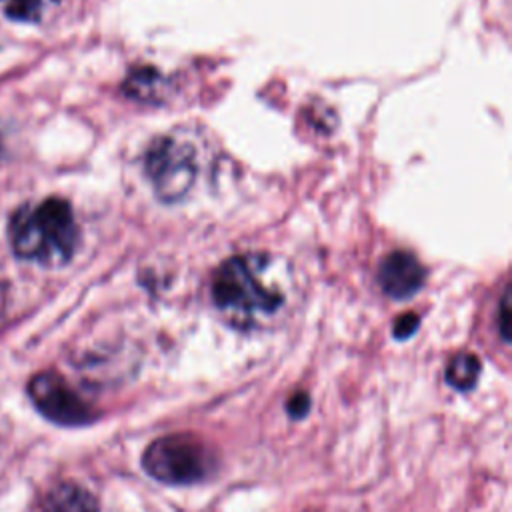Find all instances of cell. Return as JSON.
I'll list each match as a JSON object with an SVG mask.
<instances>
[{
    "label": "cell",
    "instance_id": "cell-1",
    "mask_svg": "<svg viewBox=\"0 0 512 512\" xmlns=\"http://www.w3.org/2000/svg\"><path fill=\"white\" fill-rule=\"evenodd\" d=\"M212 300L240 324L274 314L284 304V292L274 280V260L260 252L228 258L214 274Z\"/></svg>",
    "mask_w": 512,
    "mask_h": 512
},
{
    "label": "cell",
    "instance_id": "cell-2",
    "mask_svg": "<svg viewBox=\"0 0 512 512\" xmlns=\"http://www.w3.org/2000/svg\"><path fill=\"white\" fill-rule=\"evenodd\" d=\"M8 234L16 256L44 266L68 262L78 244L72 208L62 198L22 206L12 216Z\"/></svg>",
    "mask_w": 512,
    "mask_h": 512
},
{
    "label": "cell",
    "instance_id": "cell-3",
    "mask_svg": "<svg viewBox=\"0 0 512 512\" xmlns=\"http://www.w3.org/2000/svg\"><path fill=\"white\" fill-rule=\"evenodd\" d=\"M142 468L164 484H194L216 468V456L198 436L180 432L154 440L142 454Z\"/></svg>",
    "mask_w": 512,
    "mask_h": 512
},
{
    "label": "cell",
    "instance_id": "cell-4",
    "mask_svg": "<svg viewBox=\"0 0 512 512\" xmlns=\"http://www.w3.org/2000/svg\"><path fill=\"white\" fill-rule=\"evenodd\" d=\"M146 172L162 200H178L190 190L196 176L194 148L176 138H160L148 150Z\"/></svg>",
    "mask_w": 512,
    "mask_h": 512
},
{
    "label": "cell",
    "instance_id": "cell-5",
    "mask_svg": "<svg viewBox=\"0 0 512 512\" xmlns=\"http://www.w3.org/2000/svg\"><path fill=\"white\" fill-rule=\"evenodd\" d=\"M34 406L48 420L62 426H84L96 418L90 404L56 372H40L28 384Z\"/></svg>",
    "mask_w": 512,
    "mask_h": 512
},
{
    "label": "cell",
    "instance_id": "cell-6",
    "mask_svg": "<svg viewBox=\"0 0 512 512\" xmlns=\"http://www.w3.org/2000/svg\"><path fill=\"white\" fill-rule=\"evenodd\" d=\"M424 268L414 254L396 250L388 254L378 268V282L384 294L396 300L414 296L424 284Z\"/></svg>",
    "mask_w": 512,
    "mask_h": 512
},
{
    "label": "cell",
    "instance_id": "cell-7",
    "mask_svg": "<svg viewBox=\"0 0 512 512\" xmlns=\"http://www.w3.org/2000/svg\"><path fill=\"white\" fill-rule=\"evenodd\" d=\"M96 496L76 482L56 484L42 500V512H98Z\"/></svg>",
    "mask_w": 512,
    "mask_h": 512
},
{
    "label": "cell",
    "instance_id": "cell-8",
    "mask_svg": "<svg viewBox=\"0 0 512 512\" xmlns=\"http://www.w3.org/2000/svg\"><path fill=\"white\" fill-rule=\"evenodd\" d=\"M480 374V360L470 352H458L450 358L446 366V380L456 390L474 388Z\"/></svg>",
    "mask_w": 512,
    "mask_h": 512
},
{
    "label": "cell",
    "instance_id": "cell-9",
    "mask_svg": "<svg viewBox=\"0 0 512 512\" xmlns=\"http://www.w3.org/2000/svg\"><path fill=\"white\" fill-rule=\"evenodd\" d=\"M4 12L20 22H38L56 0H0Z\"/></svg>",
    "mask_w": 512,
    "mask_h": 512
},
{
    "label": "cell",
    "instance_id": "cell-10",
    "mask_svg": "<svg viewBox=\"0 0 512 512\" xmlns=\"http://www.w3.org/2000/svg\"><path fill=\"white\" fill-rule=\"evenodd\" d=\"M416 328H418V316L412 314V312L402 314L394 322V336L396 338H408V336L414 334Z\"/></svg>",
    "mask_w": 512,
    "mask_h": 512
},
{
    "label": "cell",
    "instance_id": "cell-11",
    "mask_svg": "<svg viewBox=\"0 0 512 512\" xmlns=\"http://www.w3.org/2000/svg\"><path fill=\"white\" fill-rule=\"evenodd\" d=\"M308 408H310V396H308L306 392H296L294 396H290V400H288V404H286V410H288V414H290L292 418H302V416H306Z\"/></svg>",
    "mask_w": 512,
    "mask_h": 512
},
{
    "label": "cell",
    "instance_id": "cell-12",
    "mask_svg": "<svg viewBox=\"0 0 512 512\" xmlns=\"http://www.w3.org/2000/svg\"><path fill=\"white\" fill-rule=\"evenodd\" d=\"M498 320H500V322H498V326H500V336H502V340H508V324H510V294H508V290H506L504 296H502Z\"/></svg>",
    "mask_w": 512,
    "mask_h": 512
},
{
    "label": "cell",
    "instance_id": "cell-13",
    "mask_svg": "<svg viewBox=\"0 0 512 512\" xmlns=\"http://www.w3.org/2000/svg\"><path fill=\"white\" fill-rule=\"evenodd\" d=\"M4 302H6V296H4V286L0 284V318H2V312H4Z\"/></svg>",
    "mask_w": 512,
    "mask_h": 512
}]
</instances>
